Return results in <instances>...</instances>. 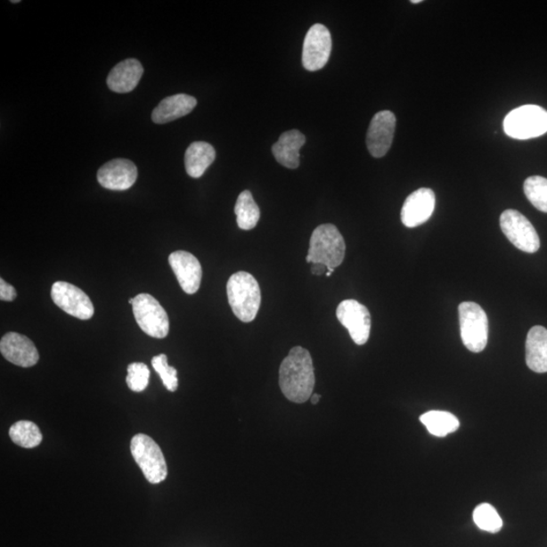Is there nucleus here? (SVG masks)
Returning <instances> with one entry per match:
<instances>
[{
    "label": "nucleus",
    "mask_w": 547,
    "mask_h": 547,
    "mask_svg": "<svg viewBox=\"0 0 547 547\" xmlns=\"http://www.w3.org/2000/svg\"><path fill=\"white\" fill-rule=\"evenodd\" d=\"M335 269H328L327 274H325V276L327 277H331L332 275V273H334Z\"/></svg>",
    "instance_id": "2f4dec72"
},
{
    "label": "nucleus",
    "mask_w": 547,
    "mask_h": 547,
    "mask_svg": "<svg viewBox=\"0 0 547 547\" xmlns=\"http://www.w3.org/2000/svg\"><path fill=\"white\" fill-rule=\"evenodd\" d=\"M226 292L235 316L242 322H253L262 301L260 285L255 277L242 271L233 274L228 280Z\"/></svg>",
    "instance_id": "f03ea898"
},
{
    "label": "nucleus",
    "mask_w": 547,
    "mask_h": 547,
    "mask_svg": "<svg viewBox=\"0 0 547 547\" xmlns=\"http://www.w3.org/2000/svg\"><path fill=\"white\" fill-rule=\"evenodd\" d=\"M310 399H312L313 404H317L321 401V396L317 394H314L312 397H310Z\"/></svg>",
    "instance_id": "7c9ffc66"
},
{
    "label": "nucleus",
    "mask_w": 547,
    "mask_h": 547,
    "mask_svg": "<svg viewBox=\"0 0 547 547\" xmlns=\"http://www.w3.org/2000/svg\"><path fill=\"white\" fill-rule=\"evenodd\" d=\"M0 352L11 363L29 368L38 363L39 352L34 343L18 332H7L0 341Z\"/></svg>",
    "instance_id": "ddd939ff"
},
{
    "label": "nucleus",
    "mask_w": 547,
    "mask_h": 547,
    "mask_svg": "<svg viewBox=\"0 0 547 547\" xmlns=\"http://www.w3.org/2000/svg\"><path fill=\"white\" fill-rule=\"evenodd\" d=\"M500 225L506 238L525 253L535 254L541 248L535 228L520 212L513 209L502 212Z\"/></svg>",
    "instance_id": "6e6552de"
},
{
    "label": "nucleus",
    "mask_w": 547,
    "mask_h": 547,
    "mask_svg": "<svg viewBox=\"0 0 547 547\" xmlns=\"http://www.w3.org/2000/svg\"><path fill=\"white\" fill-rule=\"evenodd\" d=\"M411 3L413 4H418L423 3V0H412Z\"/></svg>",
    "instance_id": "473e14b6"
},
{
    "label": "nucleus",
    "mask_w": 547,
    "mask_h": 547,
    "mask_svg": "<svg viewBox=\"0 0 547 547\" xmlns=\"http://www.w3.org/2000/svg\"><path fill=\"white\" fill-rule=\"evenodd\" d=\"M506 135L515 139H530L547 132V112L542 107L528 105L517 108L504 120Z\"/></svg>",
    "instance_id": "423d86ee"
},
{
    "label": "nucleus",
    "mask_w": 547,
    "mask_h": 547,
    "mask_svg": "<svg viewBox=\"0 0 547 547\" xmlns=\"http://www.w3.org/2000/svg\"><path fill=\"white\" fill-rule=\"evenodd\" d=\"M51 298L66 314L81 321L91 320L94 314L92 300L78 287L63 281L52 286Z\"/></svg>",
    "instance_id": "1a4fd4ad"
},
{
    "label": "nucleus",
    "mask_w": 547,
    "mask_h": 547,
    "mask_svg": "<svg viewBox=\"0 0 547 547\" xmlns=\"http://www.w3.org/2000/svg\"><path fill=\"white\" fill-rule=\"evenodd\" d=\"M346 254V243L341 233L332 225L316 227L310 238L306 262L323 264L328 269L341 265Z\"/></svg>",
    "instance_id": "7ed1b4c3"
},
{
    "label": "nucleus",
    "mask_w": 547,
    "mask_h": 547,
    "mask_svg": "<svg viewBox=\"0 0 547 547\" xmlns=\"http://www.w3.org/2000/svg\"><path fill=\"white\" fill-rule=\"evenodd\" d=\"M151 364L155 371H157L162 383L166 388L172 393L177 389L179 387V380H177V371L176 369L171 367L167 363V357L166 354H160L159 356H155L151 360Z\"/></svg>",
    "instance_id": "bb28decb"
},
{
    "label": "nucleus",
    "mask_w": 547,
    "mask_h": 547,
    "mask_svg": "<svg viewBox=\"0 0 547 547\" xmlns=\"http://www.w3.org/2000/svg\"><path fill=\"white\" fill-rule=\"evenodd\" d=\"M527 364L536 373L547 372V330L541 325L532 328L527 339Z\"/></svg>",
    "instance_id": "aec40b11"
},
{
    "label": "nucleus",
    "mask_w": 547,
    "mask_h": 547,
    "mask_svg": "<svg viewBox=\"0 0 547 547\" xmlns=\"http://www.w3.org/2000/svg\"><path fill=\"white\" fill-rule=\"evenodd\" d=\"M331 51L329 29L316 24L309 29L303 43L302 64L308 71L322 69L328 63Z\"/></svg>",
    "instance_id": "9b49d317"
},
{
    "label": "nucleus",
    "mask_w": 547,
    "mask_h": 547,
    "mask_svg": "<svg viewBox=\"0 0 547 547\" xmlns=\"http://www.w3.org/2000/svg\"><path fill=\"white\" fill-rule=\"evenodd\" d=\"M279 384L287 399L305 404L314 395L315 384L312 355L302 347L291 349L279 371Z\"/></svg>",
    "instance_id": "f257e3e1"
},
{
    "label": "nucleus",
    "mask_w": 547,
    "mask_h": 547,
    "mask_svg": "<svg viewBox=\"0 0 547 547\" xmlns=\"http://www.w3.org/2000/svg\"><path fill=\"white\" fill-rule=\"evenodd\" d=\"M143 71L142 63L136 59H126L109 73L108 87L118 94L130 93L138 86Z\"/></svg>",
    "instance_id": "f3484780"
},
{
    "label": "nucleus",
    "mask_w": 547,
    "mask_h": 547,
    "mask_svg": "<svg viewBox=\"0 0 547 547\" xmlns=\"http://www.w3.org/2000/svg\"><path fill=\"white\" fill-rule=\"evenodd\" d=\"M137 176V167L131 160L117 159L99 169L98 181L108 190L126 191L135 184Z\"/></svg>",
    "instance_id": "4468645a"
},
{
    "label": "nucleus",
    "mask_w": 547,
    "mask_h": 547,
    "mask_svg": "<svg viewBox=\"0 0 547 547\" xmlns=\"http://www.w3.org/2000/svg\"><path fill=\"white\" fill-rule=\"evenodd\" d=\"M436 198L430 189L422 188L406 198L402 209V223L406 227L422 225L431 218L435 209Z\"/></svg>",
    "instance_id": "dca6fc26"
},
{
    "label": "nucleus",
    "mask_w": 547,
    "mask_h": 547,
    "mask_svg": "<svg viewBox=\"0 0 547 547\" xmlns=\"http://www.w3.org/2000/svg\"><path fill=\"white\" fill-rule=\"evenodd\" d=\"M429 433L436 437H446L447 435L454 433L460 428L461 423L453 413L443 411H430L420 417Z\"/></svg>",
    "instance_id": "4be33fe9"
},
{
    "label": "nucleus",
    "mask_w": 547,
    "mask_h": 547,
    "mask_svg": "<svg viewBox=\"0 0 547 547\" xmlns=\"http://www.w3.org/2000/svg\"><path fill=\"white\" fill-rule=\"evenodd\" d=\"M216 152L214 147L204 142L192 143L184 154V167L187 174L194 179L201 177L216 160Z\"/></svg>",
    "instance_id": "412c9836"
},
{
    "label": "nucleus",
    "mask_w": 547,
    "mask_h": 547,
    "mask_svg": "<svg viewBox=\"0 0 547 547\" xmlns=\"http://www.w3.org/2000/svg\"><path fill=\"white\" fill-rule=\"evenodd\" d=\"M129 303H130V305H133V303H135V298L129 299Z\"/></svg>",
    "instance_id": "72a5a7b5"
},
{
    "label": "nucleus",
    "mask_w": 547,
    "mask_h": 547,
    "mask_svg": "<svg viewBox=\"0 0 547 547\" xmlns=\"http://www.w3.org/2000/svg\"><path fill=\"white\" fill-rule=\"evenodd\" d=\"M524 193L536 209L547 213V179L545 177L529 176L524 183Z\"/></svg>",
    "instance_id": "393cba45"
},
{
    "label": "nucleus",
    "mask_w": 547,
    "mask_h": 547,
    "mask_svg": "<svg viewBox=\"0 0 547 547\" xmlns=\"http://www.w3.org/2000/svg\"><path fill=\"white\" fill-rule=\"evenodd\" d=\"M306 142V138L300 131H287L281 135L278 142L273 145L272 152L280 165L295 169L299 167V151Z\"/></svg>",
    "instance_id": "a211bd4d"
},
{
    "label": "nucleus",
    "mask_w": 547,
    "mask_h": 547,
    "mask_svg": "<svg viewBox=\"0 0 547 547\" xmlns=\"http://www.w3.org/2000/svg\"><path fill=\"white\" fill-rule=\"evenodd\" d=\"M337 317L348 330L355 344L362 346L367 343L371 336V315L365 306L357 300H344L338 306Z\"/></svg>",
    "instance_id": "9d476101"
},
{
    "label": "nucleus",
    "mask_w": 547,
    "mask_h": 547,
    "mask_svg": "<svg viewBox=\"0 0 547 547\" xmlns=\"http://www.w3.org/2000/svg\"><path fill=\"white\" fill-rule=\"evenodd\" d=\"M135 320L146 335L155 339H164L168 335L169 321L167 314L160 303L151 294L142 293L135 298L132 305Z\"/></svg>",
    "instance_id": "0eeeda50"
},
{
    "label": "nucleus",
    "mask_w": 547,
    "mask_h": 547,
    "mask_svg": "<svg viewBox=\"0 0 547 547\" xmlns=\"http://www.w3.org/2000/svg\"><path fill=\"white\" fill-rule=\"evenodd\" d=\"M396 118L390 110H381L371 120L366 144L373 158L380 159L390 150L395 136Z\"/></svg>",
    "instance_id": "f8f14e48"
},
{
    "label": "nucleus",
    "mask_w": 547,
    "mask_h": 547,
    "mask_svg": "<svg viewBox=\"0 0 547 547\" xmlns=\"http://www.w3.org/2000/svg\"><path fill=\"white\" fill-rule=\"evenodd\" d=\"M458 312L463 345L473 353L484 351L489 336V322L485 310L475 302H463Z\"/></svg>",
    "instance_id": "39448f33"
},
{
    "label": "nucleus",
    "mask_w": 547,
    "mask_h": 547,
    "mask_svg": "<svg viewBox=\"0 0 547 547\" xmlns=\"http://www.w3.org/2000/svg\"><path fill=\"white\" fill-rule=\"evenodd\" d=\"M151 371L144 363H131L128 366V375L126 379L128 387L135 393H142L149 387Z\"/></svg>",
    "instance_id": "cd10ccee"
},
{
    "label": "nucleus",
    "mask_w": 547,
    "mask_h": 547,
    "mask_svg": "<svg viewBox=\"0 0 547 547\" xmlns=\"http://www.w3.org/2000/svg\"><path fill=\"white\" fill-rule=\"evenodd\" d=\"M168 263L182 290L187 294H195L202 280V267L198 258L188 251L176 250L169 255Z\"/></svg>",
    "instance_id": "2eb2a0df"
},
{
    "label": "nucleus",
    "mask_w": 547,
    "mask_h": 547,
    "mask_svg": "<svg viewBox=\"0 0 547 547\" xmlns=\"http://www.w3.org/2000/svg\"><path fill=\"white\" fill-rule=\"evenodd\" d=\"M234 213L238 225L242 231L254 229L260 220V208L255 202L249 191H243L239 196L234 207Z\"/></svg>",
    "instance_id": "5701e85b"
},
{
    "label": "nucleus",
    "mask_w": 547,
    "mask_h": 547,
    "mask_svg": "<svg viewBox=\"0 0 547 547\" xmlns=\"http://www.w3.org/2000/svg\"><path fill=\"white\" fill-rule=\"evenodd\" d=\"M473 521L479 529L490 532V534H498L502 527V520L497 510L487 502H484L475 509Z\"/></svg>",
    "instance_id": "a878e982"
},
{
    "label": "nucleus",
    "mask_w": 547,
    "mask_h": 547,
    "mask_svg": "<svg viewBox=\"0 0 547 547\" xmlns=\"http://www.w3.org/2000/svg\"><path fill=\"white\" fill-rule=\"evenodd\" d=\"M197 106V100L189 94H179L172 95L159 102L153 110L152 121L165 124L179 119L192 112Z\"/></svg>",
    "instance_id": "6ab92c4d"
},
{
    "label": "nucleus",
    "mask_w": 547,
    "mask_h": 547,
    "mask_svg": "<svg viewBox=\"0 0 547 547\" xmlns=\"http://www.w3.org/2000/svg\"><path fill=\"white\" fill-rule=\"evenodd\" d=\"M13 443L23 448H35L41 445L43 435L38 426L29 420H19L10 429Z\"/></svg>",
    "instance_id": "b1692460"
},
{
    "label": "nucleus",
    "mask_w": 547,
    "mask_h": 547,
    "mask_svg": "<svg viewBox=\"0 0 547 547\" xmlns=\"http://www.w3.org/2000/svg\"><path fill=\"white\" fill-rule=\"evenodd\" d=\"M328 272L327 265L323 264H312V273L315 276L325 275Z\"/></svg>",
    "instance_id": "c756f323"
},
{
    "label": "nucleus",
    "mask_w": 547,
    "mask_h": 547,
    "mask_svg": "<svg viewBox=\"0 0 547 547\" xmlns=\"http://www.w3.org/2000/svg\"><path fill=\"white\" fill-rule=\"evenodd\" d=\"M130 449L133 458L151 484L164 482L167 477V465L157 442L150 436L137 434L131 440Z\"/></svg>",
    "instance_id": "20e7f679"
},
{
    "label": "nucleus",
    "mask_w": 547,
    "mask_h": 547,
    "mask_svg": "<svg viewBox=\"0 0 547 547\" xmlns=\"http://www.w3.org/2000/svg\"><path fill=\"white\" fill-rule=\"evenodd\" d=\"M17 298V291L14 288L0 279V299L3 301H13Z\"/></svg>",
    "instance_id": "c85d7f7f"
}]
</instances>
